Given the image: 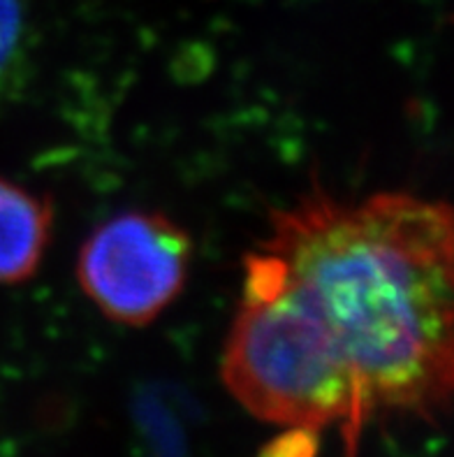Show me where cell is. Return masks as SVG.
Listing matches in <instances>:
<instances>
[{
    "mask_svg": "<svg viewBox=\"0 0 454 457\" xmlns=\"http://www.w3.org/2000/svg\"><path fill=\"white\" fill-rule=\"evenodd\" d=\"M26 14L21 0H0V100L12 91L26 58Z\"/></svg>",
    "mask_w": 454,
    "mask_h": 457,
    "instance_id": "5",
    "label": "cell"
},
{
    "mask_svg": "<svg viewBox=\"0 0 454 457\" xmlns=\"http://www.w3.org/2000/svg\"><path fill=\"white\" fill-rule=\"evenodd\" d=\"M190 261L193 239L177 220L161 212H123L81 244L77 278L104 319L144 328L181 295Z\"/></svg>",
    "mask_w": 454,
    "mask_h": 457,
    "instance_id": "3",
    "label": "cell"
},
{
    "mask_svg": "<svg viewBox=\"0 0 454 457\" xmlns=\"http://www.w3.org/2000/svg\"><path fill=\"white\" fill-rule=\"evenodd\" d=\"M223 381L255 418L320 432L339 425L348 457L367 425L348 365L313 309L265 249L244 258L242 302L223 348Z\"/></svg>",
    "mask_w": 454,
    "mask_h": 457,
    "instance_id": "2",
    "label": "cell"
},
{
    "mask_svg": "<svg viewBox=\"0 0 454 457\" xmlns=\"http://www.w3.org/2000/svg\"><path fill=\"white\" fill-rule=\"evenodd\" d=\"M339 348L362 416L445 411L454 374V220L413 193L339 200L313 188L260 242Z\"/></svg>",
    "mask_w": 454,
    "mask_h": 457,
    "instance_id": "1",
    "label": "cell"
},
{
    "mask_svg": "<svg viewBox=\"0 0 454 457\" xmlns=\"http://www.w3.org/2000/svg\"><path fill=\"white\" fill-rule=\"evenodd\" d=\"M318 432L301 428H285L283 435L271 439L258 457H316Z\"/></svg>",
    "mask_w": 454,
    "mask_h": 457,
    "instance_id": "6",
    "label": "cell"
},
{
    "mask_svg": "<svg viewBox=\"0 0 454 457\" xmlns=\"http://www.w3.org/2000/svg\"><path fill=\"white\" fill-rule=\"evenodd\" d=\"M52 228L49 197L0 177V286L23 284L37 272Z\"/></svg>",
    "mask_w": 454,
    "mask_h": 457,
    "instance_id": "4",
    "label": "cell"
}]
</instances>
